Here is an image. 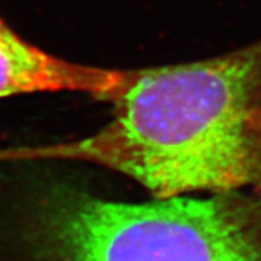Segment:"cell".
<instances>
[{"mask_svg": "<svg viewBox=\"0 0 261 261\" xmlns=\"http://www.w3.org/2000/svg\"><path fill=\"white\" fill-rule=\"evenodd\" d=\"M123 70L80 64L27 41L0 15V97L31 93H83L111 102Z\"/></svg>", "mask_w": 261, "mask_h": 261, "instance_id": "cell-3", "label": "cell"}, {"mask_svg": "<svg viewBox=\"0 0 261 261\" xmlns=\"http://www.w3.org/2000/svg\"><path fill=\"white\" fill-rule=\"evenodd\" d=\"M113 116L80 140L0 148V163L83 161L152 197L261 192V39L209 60L123 70Z\"/></svg>", "mask_w": 261, "mask_h": 261, "instance_id": "cell-1", "label": "cell"}, {"mask_svg": "<svg viewBox=\"0 0 261 261\" xmlns=\"http://www.w3.org/2000/svg\"><path fill=\"white\" fill-rule=\"evenodd\" d=\"M9 261H261V192L132 203L82 186H31L2 228Z\"/></svg>", "mask_w": 261, "mask_h": 261, "instance_id": "cell-2", "label": "cell"}]
</instances>
